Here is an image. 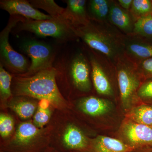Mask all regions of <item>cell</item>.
Instances as JSON below:
<instances>
[{
	"label": "cell",
	"instance_id": "obj_1",
	"mask_svg": "<svg viewBox=\"0 0 152 152\" xmlns=\"http://www.w3.org/2000/svg\"><path fill=\"white\" fill-rule=\"evenodd\" d=\"M57 75L56 69L52 67L32 75L15 77L14 94L15 96L48 101L57 110L72 109V104L63 97L58 88Z\"/></svg>",
	"mask_w": 152,
	"mask_h": 152
},
{
	"label": "cell",
	"instance_id": "obj_2",
	"mask_svg": "<svg viewBox=\"0 0 152 152\" xmlns=\"http://www.w3.org/2000/svg\"><path fill=\"white\" fill-rule=\"evenodd\" d=\"M75 31L76 36L80 38L91 49L113 64L124 54V34L109 22L91 18L86 24L75 28Z\"/></svg>",
	"mask_w": 152,
	"mask_h": 152
},
{
	"label": "cell",
	"instance_id": "obj_3",
	"mask_svg": "<svg viewBox=\"0 0 152 152\" xmlns=\"http://www.w3.org/2000/svg\"><path fill=\"white\" fill-rule=\"evenodd\" d=\"M59 111V115L51 120L50 146L62 152H83L88 149L92 138L84 126L71 114V109Z\"/></svg>",
	"mask_w": 152,
	"mask_h": 152
},
{
	"label": "cell",
	"instance_id": "obj_4",
	"mask_svg": "<svg viewBox=\"0 0 152 152\" xmlns=\"http://www.w3.org/2000/svg\"><path fill=\"white\" fill-rule=\"evenodd\" d=\"M75 107L79 116L90 123L94 130L115 132L124 118L115 102L108 98L84 96L76 101Z\"/></svg>",
	"mask_w": 152,
	"mask_h": 152
},
{
	"label": "cell",
	"instance_id": "obj_5",
	"mask_svg": "<svg viewBox=\"0 0 152 152\" xmlns=\"http://www.w3.org/2000/svg\"><path fill=\"white\" fill-rule=\"evenodd\" d=\"M51 126L39 128L32 121L19 123L13 134L1 143L4 152H42L50 146Z\"/></svg>",
	"mask_w": 152,
	"mask_h": 152
},
{
	"label": "cell",
	"instance_id": "obj_6",
	"mask_svg": "<svg viewBox=\"0 0 152 152\" xmlns=\"http://www.w3.org/2000/svg\"><path fill=\"white\" fill-rule=\"evenodd\" d=\"M114 64L116 74L120 107L125 115L140 104L137 92L144 80L139 73L136 63L125 54Z\"/></svg>",
	"mask_w": 152,
	"mask_h": 152
},
{
	"label": "cell",
	"instance_id": "obj_7",
	"mask_svg": "<svg viewBox=\"0 0 152 152\" xmlns=\"http://www.w3.org/2000/svg\"><path fill=\"white\" fill-rule=\"evenodd\" d=\"M96 53L90 54L88 58L93 86L98 94L116 102L119 99V92L115 65L106 57Z\"/></svg>",
	"mask_w": 152,
	"mask_h": 152
},
{
	"label": "cell",
	"instance_id": "obj_8",
	"mask_svg": "<svg viewBox=\"0 0 152 152\" xmlns=\"http://www.w3.org/2000/svg\"><path fill=\"white\" fill-rule=\"evenodd\" d=\"M114 134V137L134 149L152 147V126L125 117Z\"/></svg>",
	"mask_w": 152,
	"mask_h": 152
},
{
	"label": "cell",
	"instance_id": "obj_9",
	"mask_svg": "<svg viewBox=\"0 0 152 152\" xmlns=\"http://www.w3.org/2000/svg\"><path fill=\"white\" fill-rule=\"evenodd\" d=\"M25 19L20 16H11L7 24L0 34V52L3 61L12 70L22 75L26 73L29 67L27 60L11 46L9 38L12 29Z\"/></svg>",
	"mask_w": 152,
	"mask_h": 152
},
{
	"label": "cell",
	"instance_id": "obj_10",
	"mask_svg": "<svg viewBox=\"0 0 152 152\" xmlns=\"http://www.w3.org/2000/svg\"><path fill=\"white\" fill-rule=\"evenodd\" d=\"M20 23L21 30L32 33L42 37H52L64 39L77 37L74 28L60 19L53 18L51 20H35L25 19Z\"/></svg>",
	"mask_w": 152,
	"mask_h": 152
},
{
	"label": "cell",
	"instance_id": "obj_11",
	"mask_svg": "<svg viewBox=\"0 0 152 152\" xmlns=\"http://www.w3.org/2000/svg\"><path fill=\"white\" fill-rule=\"evenodd\" d=\"M21 47L22 50L31 61L27 72L21 75H32L39 71L53 67V50L46 44L37 41H28L23 43Z\"/></svg>",
	"mask_w": 152,
	"mask_h": 152
},
{
	"label": "cell",
	"instance_id": "obj_12",
	"mask_svg": "<svg viewBox=\"0 0 152 152\" xmlns=\"http://www.w3.org/2000/svg\"><path fill=\"white\" fill-rule=\"evenodd\" d=\"M91 68L88 59L82 53L76 55L70 65V74L74 88L81 93L86 94L92 89Z\"/></svg>",
	"mask_w": 152,
	"mask_h": 152
},
{
	"label": "cell",
	"instance_id": "obj_13",
	"mask_svg": "<svg viewBox=\"0 0 152 152\" xmlns=\"http://www.w3.org/2000/svg\"><path fill=\"white\" fill-rule=\"evenodd\" d=\"M145 39L134 34L124 35L123 46L124 54L134 62L152 58V44Z\"/></svg>",
	"mask_w": 152,
	"mask_h": 152
},
{
	"label": "cell",
	"instance_id": "obj_14",
	"mask_svg": "<svg viewBox=\"0 0 152 152\" xmlns=\"http://www.w3.org/2000/svg\"><path fill=\"white\" fill-rule=\"evenodd\" d=\"M1 8L11 16L18 15L35 20H51L53 18L35 8L28 1L24 0H4L0 2Z\"/></svg>",
	"mask_w": 152,
	"mask_h": 152
},
{
	"label": "cell",
	"instance_id": "obj_15",
	"mask_svg": "<svg viewBox=\"0 0 152 152\" xmlns=\"http://www.w3.org/2000/svg\"><path fill=\"white\" fill-rule=\"evenodd\" d=\"M108 21L123 34H133L135 23L129 11L122 8L117 1H110Z\"/></svg>",
	"mask_w": 152,
	"mask_h": 152
},
{
	"label": "cell",
	"instance_id": "obj_16",
	"mask_svg": "<svg viewBox=\"0 0 152 152\" xmlns=\"http://www.w3.org/2000/svg\"><path fill=\"white\" fill-rule=\"evenodd\" d=\"M134 150L115 137L99 134L92 138L89 147L83 152H133Z\"/></svg>",
	"mask_w": 152,
	"mask_h": 152
},
{
	"label": "cell",
	"instance_id": "obj_17",
	"mask_svg": "<svg viewBox=\"0 0 152 152\" xmlns=\"http://www.w3.org/2000/svg\"><path fill=\"white\" fill-rule=\"evenodd\" d=\"M67 7L65 9L62 19L66 23L75 29L83 26L90 21V16L86 9V1L85 0H68Z\"/></svg>",
	"mask_w": 152,
	"mask_h": 152
},
{
	"label": "cell",
	"instance_id": "obj_18",
	"mask_svg": "<svg viewBox=\"0 0 152 152\" xmlns=\"http://www.w3.org/2000/svg\"><path fill=\"white\" fill-rule=\"evenodd\" d=\"M38 104L39 103L32 98L15 96L9 101L7 106L21 118L28 120L34 116Z\"/></svg>",
	"mask_w": 152,
	"mask_h": 152
},
{
	"label": "cell",
	"instance_id": "obj_19",
	"mask_svg": "<svg viewBox=\"0 0 152 152\" xmlns=\"http://www.w3.org/2000/svg\"><path fill=\"white\" fill-rule=\"evenodd\" d=\"M124 117L136 122L152 126V104H139L126 113Z\"/></svg>",
	"mask_w": 152,
	"mask_h": 152
},
{
	"label": "cell",
	"instance_id": "obj_20",
	"mask_svg": "<svg viewBox=\"0 0 152 152\" xmlns=\"http://www.w3.org/2000/svg\"><path fill=\"white\" fill-rule=\"evenodd\" d=\"M53 108H54L48 101H41L33 117L32 121L34 124L39 128L47 126L53 117Z\"/></svg>",
	"mask_w": 152,
	"mask_h": 152
},
{
	"label": "cell",
	"instance_id": "obj_21",
	"mask_svg": "<svg viewBox=\"0 0 152 152\" xmlns=\"http://www.w3.org/2000/svg\"><path fill=\"white\" fill-rule=\"evenodd\" d=\"M110 3L109 0H91L90 1L89 10L91 18L102 22H109Z\"/></svg>",
	"mask_w": 152,
	"mask_h": 152
},
{
	"label": "cell",
	"instance_id": "obj_22",
	"mask_svg": "<svg viewBox=\"0 0 152 152\" xmlns=\"http://www.w3.org/2000/svg\"><path fill=\"white\" fill-rule=\"evenodd\" d=\"M129 12L134 23L139 19L152 15V1L133 0Z\"/></svg>",
	"mask_w": 152,
	"mask_h": 152
},
{
	"label": "cell",
	"instance_id": "obj_23",
	"mask_svg": "<svg viewBox=\"0 0 152 152\" xmlns=\"http://www.w3.org/2000/svg\"><path fill=\"white\" fill-rule=\"evenodd\" d=\"M12 76L5 69L1 64L0 65V96L3 104L7 106L12 97L11 88Z\"/></svg>",
	"mask_w": 152,
	"mask_h": 152
},
{
	"label": "cell",
	"instance_id": "obj_24",
	"mask_svg": "<svg viewBox=\"0 0 152 152\" xmlns=\"http://www.w3.org/2000/svg\"><path fill=\"white\" fill-rule=\"evenodd\" d=\"M33 7L45 10L53 18L63 20L62 15L65 9L61 7L54 1H33Z\"/></svg>",
	"mask_w": 152,
	"mask_h": 152
},
{
	"label": "cell",
	"instance_id": "obj_25",
	"mask_svg": "<svg viewBox=\"0 0 152 152\" xmlns=\"http://www.w3.org/2000/svg\"><path fill=\"white\" fill-rule=\"evenodd\" d=\"M146 38H152V15L135 22L133 34Z\"/></svg>",
	"mask_w": 152,
	"mask_h": 152
},
{
	"label": "cell",
	"instance_id": "obj_26",
	"mask_svg": "<svg viewBox=\"0 0 152 152\" xmlns=\"http://www.w3.org/2000/svg\"><path fill=\"white\" fill-rule=\"evenodd\" d=\"M15 122L10 115L1 113L0 115V135L3 140L9 138L15 130Z\"/></svg>",
	"mask_w": 152,
	"mask_h": 152
},
{
	"label": "cell",
	"instance_id": "obj_27",
	"mask_svg": "<svg viewBox=\"0 0 152 152\" xmlns=\"http://www.w3.org/2000/svg\"><path fill=\"white\" fill-rule=\"evenodd\" d=\"M139 103L152 104V78L142 83L137 92Z\"/></svg>",
	"mask_w": 152,
	"mask_h": 152
},
{
	"label": "cell",
	"instance_id": "obj_28",
	"mask_svg": "<svg viewBox=\"0 0 152 152\" xmlns=\"http://www.w3.org/2000/svg\"><path fill=\"white\" fill-rule=\"evenodd\" d=\"M140 75L144 81L152 78V58L136 63Z\"/></svg>",
	"mask_w": 152,
	"mask_h": 152
},
{
	"label": "cell",
	"instance_id": "obj_29",
	"mask_svg": "<svg viewBox=\"0 0 152 152\" xmlns=\"http://www.w3.org/2000/svg\"><path fill=\"white\" fill-rule=\"evenodd\" d=\"M133 0H118L117 2L120 6L126 10L129 11Z\"/></svg>",
	"mask_w": 152,
	"mask_h": 152
},
{
	"label": "cell",
	"instance_id": "obj_30",
	"mask_svg": "<svg viewBox=\"0 0 152 152\" xmlns=\"http://www.w3.org/2000/svg\"><path fill=\"white\" fill-rule=\"evenodd\" d=\"M133 152H152V147L134 149Z\"/></svg>",
	"mask_w": 152,
	"mask_h": 152
},
{
	"label": "cell",
	"instance_id": "obj_31",
	"mask_svg": "<svg viewBox=\"0 0 152 152\" xmlns=\"http://www.w3.org/2000/svg\"><path fill=\"white\" fill-rule=\"evenodd\" d=\"M42 152H62L60 151H58L54 148H53L50 146L48 147V148H46L44 151H43Z\"/></svg>",
	"mask_w": 152,
	"mask_h": 152
},
{
	"label": "cell",
	"instance_id": "obj_32",
	"mask_svg": "<svg viewBox=\"0 0 152 152\" xmlns=\"http://www.w3.org/2000/svg\"><path fill=\"white\" fill-rule=\"evenodd\" d=\"M0 152H4V151H0Z\"/></svg>",
	"mask_w": 152,
	"mask_h": 152
}]
</instances>
